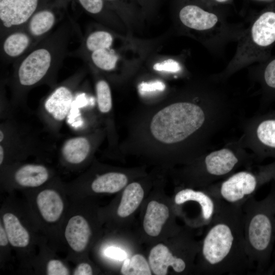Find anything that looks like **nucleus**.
Instances as JSON below:
<instances>
[{
  "instance_id": "dca6fc26",
  "label": "nucleus",
  "mask_w": 275,
  "mask_h": 275,
  "mask_svg": "<svg viewBox=\"0 0 275 275\" xmlns=\"http://www.w3.org/2000/svg\"><path fill=\"white\" fill-rule=\"evenodd\" d=\"M95 89L97 108L100 116L106 121L109 140H115V129L112 120L113 98L111 87L105 79L98 78L95 81Z\"/></svg>"
},
{
  "instance_id": "473e14b6",
  "label": "nucleus",
  "mask_w": 275,
  "mask_h": 275,
  "mask_svg": "<svg viewBox=\"0 0 275 275\" xmlns=\"http://www.w3.org/2000/svg\"><path fill=\"white\" fill-rule=\"evenodd\" d=\"M104 254L107 257L117 260H124L127 258V254L125 251L114 246L106 249Z\"/></svg>"
},
{
  "instance_id": "20e7f679",
  "label": "nucleus",
  "mask_w": 275,
  "mask_h": 275,
  "mask_svg": "<svg viewBox=\"0 0 275 275\" xmlns=\"http://www.w3.org/2000/svg\"><path fill=\"white\" fill-rule=\"evenodd\" d=\"M220 6L209 0H183L177 12L181 26L216 56L223 54L229 43H237L246 28L231 22Z\"/></svg>"
},
{
  "instance_id": "0eeeda50",
  "label": "nucleus",
  "mask_w": 275,
  "mask_h": 275,
  "mask_svg": "<svg viewBox=\"0 0 275 275\" xmlns=\"http://www.w3.org/2000/svg\"><path fill=\"white\" fill-rule=\"evenodd\" d=\"M85 70H79L66 80L52 88L40 101L38 115L45 129L53 135H58L71 111Z\"/></svg>"
},
{
  "instance_id": "c9c22d12",
  "label": "nucleus",
  "mask_w": 275,
  "mask_h": 275,
  "mask_svg": "<svg viewBox=\"0 0 275 275\" xmlns=\"http://www.w3.org/2000/svg\"><path fill=\"white\" fill-rule=\"evenodd\" d=\"M9 239L5 229L2 225H0V245L1 246H6L8 244Z\"/></svg>"
},
{
  "instance_id": "aec40b11",
  "label": "nucleus",
  "mask_w": 275,
  "mask_h": 275,
  "mask_svg": "<svg viewBox=\"0 0 275 275\" xmlns=\"http://www.w3.org/2000/svg\"><path fill=\"white\" fill-rule=\"evenodd\" d=\"M113 41V36L110 32L105 30L95 31L83 39L81 45L72 54L85 60L94 51L111 48Z\"/></svg>"
},
{
  "instance_id": "6ab92c4d",
  "label": "nucleus",
  "mask_w": 275,
  "mask_h": 275,
  "mask_svg": "<svg viewBox=\"0 0 275 275\" xmlns=\"http://www.w3.org/2000/svg\"><path fill=\"white\" fill-rule=\"evenodd\" d=\"M49 178V172L45 166L38 164H26L14 173V179L19 185L35 187L41 186Z\"/></svg>"
},
{
  "instance_id": "f257e3e1",
  "label": "nucleus",
  "mask_w": 275,
  "mask_h": 275,
  "mask_svg": "<svg viewBox=\"0 0 275 275\" xmlns=\"http://www.w3.org/2000/svg\"><path fill=\"white\" fill-rule=\"evenodd\" d=\"M201 248L202 271L208 274H242L254 268L246 254L242 205L219 200Z\"/></svg>"
},
{
  "instance_id": "2f4dec72",
  "label": "nucleus",
  "mask_w": 275,
  "mask_h": 275,
  "mask_svg": "<svg viewBox=\"0 0 275 275\" xmlns=\"http://www.w3.org/2000/svg\"><path fill=\"white\" fill-rule=\"evenodd\" d=\"M48 275H67L69 271L64 264L58 260H51L47 265Z\"/></svg>"
},
{
  "instance_id": "2eb2a0df",
  "label": "nucleus",
  "mask_w": 275,
  "mask_h": 275,
  "mask_svg": "<svg viewBox=\"0 0 275 275\" xmlns=\"http://www.w3.org/2000/svg\"><path fill=\"white\" fill-rule=\"evenodd\" d=\"M58 21L52 9L43 8L32 16L23 28L38 43L53 31Z\"/></svg>"
},
{
  "instance_id": "bb28decb",
  "label": "nucleus",
  "mask_w": 275,
  "mask_h": 275,
  "mask_svg": "<svg viewBox=\"0 0 275 275\" xmlns=\"http://www.w3.org/2000/svg\"><path fill=\"white\" fill-rule=\"evenodd\" d=\"M257 64L264 90L268 94L275 95V56Z\"/></svg>"
},
{
  "instance_id": "39448f33",
  "label": "nucleus",
  "mask_w": 275,
  "mask_h": 275,
  "mask_svg": "<svg viewBox=\"0 0 275 275\" xmlns=\"http://www.w3.org/2000/svg\"><path fill=\"white\" fill-rule=\"evenodd\" d=\"M242 209L246 254L256 274H267L275 245V186L262 200L249 198Z\"/></svg>"
},
{
  "instance_id": "9b49d317",
  "label": "nucleus",
  "mask_w": 275,
  "mask_h": 275,
  "mask_svg": "<svg viewBox=\"0 0 275 275\" xmlns=\"http://www.w3.org/2000/svg\"><path fill=\"white\" fill-rule=\"evenodd\" d=\"M105 131L104 129H96L67 138L59 150L61 157L71 164L83 162L96 150L105 134Z\"/></svg>"
},
{
  "instance_id": "a211bd4d",
  "label": "nucleus",
  "mask_w": 275,
  "mask_h": 275,
  "mask_svg": "<svg viewBox=\"0 0 275 275\" xmlns=\"http://www.w3.org/2000/svg\"><path fill=\"white\" fill-rule=\"evenodd\" d=\"M37 204L41 215L48 222L57 221L64 208L60 196L56 191L49 189L43 190L38 194Z\"/></svg>"
},
{
  "instance_id": "ddd939ff",
  "label": "nucleus",
  "mask_w": 275,
  "mask_h": 275,
  "mask_svg": "<svg viewBox=\"0 0 275 275\" xmlns=\"http://www.w3.org/2000/svg\"><path fill=\"white\" fill-rule=\"evenodd\" d=\"M38 43L22 28L1 39V59L4 63H15L31 51Z\"/></svg>"
},
{
  "instance_id": "6e6552de",
  "label": "nucleus",
  "mask_w": 275,
  "mask_h": 275,
  "mask_svg": "<svg viewBox=\"0 0 275 275\" xmlns=\"http://www.w3.org/2000/svg\"><path fill=\"white\" fill-rule=\"evenodd\" d=\"M271 180H275V162L262 168L258 174L237 172L205 191L229 204L242 205L262 184Z\"/></svg>"
},
{
  "instance_id": "4c0bfd02",
  "label": "nucleus",
  "mask_w": 275,
  "mask_h": 275,
  "mask_svg": "<svg viewBox=\"0 0 275 275\" xmlns=\"http://www.w3.org/2000/svg\"><path fill=\"white\" fill-rule=\"evenodd\" d=\"M212 3L219 5L223 6L231 3L233 0H209Z\"/></svg>"
},
{
  "instance_id": "72a5a7b5",
  "label": "nucleus",
  "mask_w": 275,
  "mask_h": 275,
  "mask_svg": "<svg viewBox=\"0 0 275 275\" xmlns=\"http://www.w3.org/2000/svg\"><path fill=\"white\" fill-rule=\"evenodd\" d=\"M92 274V267L89 264L86 263L79 264L73 272L74 275H91Z\"/></svg>"
},
{
  "instance_id": "c756f323",
  "label": "nucleus",
  "mask_w": 275,
  "mask_h": 275,
  "mask_svg": "<svg viewBox=\"0 0 275 275\" xmlns=\"http://www.w3.org/2000/svg\"><path fill=\"white\" fill-rule=\"evenodd\" d=\"M153 69L158 71L178 73L182 70V66L178 61L169 59L155 64L153 66Z\"/></svg>"
},
{
  "instance_id": "393cba45",
  "label": "nucleus",
  "mask_w": 275,
  "mask_h": 275,
  "mask_svg": "<svg viewBox=\"0 0 275 275\" xmlns=\"http://www.w3.org/2000/svg\"><path fill=\"white\" fill-rule=\"evenodd\" d=\"M128 178L124 174L108 172L98 176L92 183V190L97 193H115L126 185Z\"/></svg>"
},
{
  "instance_id": "b1692460",
  "label": "nucleus",
  "mask_w": 275,
  "mask_h": 275,
  "mask_svg": "<svg viewBox=\"0 0 275 275\" xmlns=\"http://www.w3.org/2000/svg\"><path fill=\"white\" fill-rule=\"evenodd\" d=\"M144 195V190L140 183L132 182L128 185L123 191L117 210L118 215L125 217L132 213L141 203Z\"/></svg>"
},
{
  "instance_id": "423d86ee",
  "label": "nucleus",
  "mask_w": 275,
  "mask_h": 275,
  "mask_svg": "<svg viewBox=\"0 0 275 275\" xmlns=\"http://www.w3.org/2000/svg\"><path fill=\"white\" fill-rule=\"evenodd\" d=\"M274 44L275 1L257 13L246 26L224 75L231 74L250 65L265 61L271 56Z\"/></svg>"
},
{
  "instance_id": "a878e982",
  "label": "nucleus",
  "mask_w": 275,
  "mask_h": 275,
  "mask_svg": "<svg viewBox=\"0 0 275 275\" xmlns=\"http://www.w3.org/2000/svg\"><path fill=\"white\" fill-rule=\"evenodd\" d=\"M85 60H89L95 67L102 71L110 72L116 68L118 57L111 48L102 49L91 52Z\"/></svg>"
},
{
  "instance_id": "4468645a",
  "label": "nucleus",
  "mask_w": 275,
  "mask_h": 275,
  "mask_svg": "<svg viewBox=\"0 0 275 275\" xmlns=\"http://www.w3.org/2000/svg\"><path fill=\"white\" fill-rule=\"evenodd\" d=\"M149 262L151 269L156 275L167 274L169 266L177 273L184 272L187 266L185 259L174 256L168 248L162 244H158L152 249Z\"/></svg>"
},
{
  "instance_id": "7ed1b4c3",
  "label": "nucleus",
  "mask_w": 275,
  "mask_h": 275,
  "mask_svg": "<svg viewBox=\"0 0 275 275\" xmlns=\"http://www.w3.org/2000/svg\"><path fill=\"white\" fill-rule=\"evenodd\" d=\"M205 119L202 107L194 101H172L147 115L136 129V138L146 151H171L198 132Z\"/></svg>"
},
{
  "instance_id": "1a4fd4ad",
  "label": "nucleus",
  "mask_w": 275,
  "mask_h": 275,
  "mask_svg": "<svg viewBox=\"0 0 275 275\" xmlns=\"http://www.w3.org/2000/svg\"><path fill=\"white\" fill-rule=\"evenodd\" d=\"M0 165L9 154L40 150L39 141L32 130L13 119V114L1 119Z\"/></svg>"
},
{
  "instance_id": "412c9836",
  "label": "nucleus",
  "mask_w": 275,
  "mask_h": 275,
  "mask_svg": "<svg viewBox=\"0 0 275 275\" xmlns=\"http://www.w3.org/2000/svg\"><path fill=\"white\" fill-rule=\"evenodd\" d=\"M169 217V210L167 206L155 201L150 202L143 222L146 233L151 236H158Z\"/></svg>"
},
{
  "instance_id": "f03ea898",
  "label": "nucleus",
  "mask_w": 275,
  "mask_h": 275,
  "mask_svg": "<svg viewBox=\"0 0 275 275\" xmlns=\"http://www.w3.org/2000/svg\"><path fill=\"white\" fill-rule=\"evenodd\" d=\"M77 28L71 19L62 20L49 35L14 63L9 80L13 108L23 105L33 88L43 85L52 88L57 85L59 71Z\"/></svg>"
},
{
  "instance_id": "e433bc0d",
  "label": "nucleus",
  "mask_w": 275,
  "mask_h": 275,
  "mask_svg": "<svg viewBox=\"0 0 275 275\" xmlns=\"http://www.w3.org/2000/svg\"><path fill=\"white\" fill-rule=\"evenodd\" d=\"M274 271H275V248L273 252L271 265L268 270L267 274H272V273Z\"/></svg>"
},
{
  "instance_id": "c85d7f7f",
  "label": "nucleus",
  "mask_w": 275,
  "mask_h": 275,
  "mask_svg": "<svg viewBox=\"0 0 275 275\" xmlns=\"http://www.w3.org/2000/svg\"><path fill=\"white\" fill-rule=\"evenodd\" d=\"M121 272L124 275H151L149 265L144 257L135 254L124 260Z\"/></svg>"
},
{
  "instance_id": "5701e85b",
  "label": "nucleus",
  "mask_w": 275,
  "mask_h": 275,
  "mask_svg": "<svg viewBox=\"0 0 275 275\" xmlns=\"http://www.w3.org/2000/svg\"><path fill=\"white\" fill-rule=\"evenodd\" d=\"M9 241L15 247L24 248L30 242V235L19 219L11 213H6L3 217Z\"/></svg>"
},
{
  "instance_id": "4be33fe9",
  "label": "nucleus",
  "mask_w": 275,
  "mask_h": 275,
  "mask_svg": "<svg viewBox=\"0 0 275 275\" xmlns=\"http://www.w3.org/2000/svg\"><path fill=\"white\" fill-rule=\"evenodd\" d=\"M256 134L264 154L275 156V113L266 116L259 123Z\"/></svg>"
},
{
  "instance_id": "58836bf2",
  "label": "nucleus",
  "mask_w": 275,
  "mask_h": 275,
  "mask_svg": "<svg viewBox=\"0 0 275 275\" xmlns=\"http://www.w3.org/2000/svg\"><path fill=\"white\" fill-rule=\"evenodd\" d=\"M255 1L260 2L268 3L269 4L275 1V0H255Z\"/></svg>"
},
{
  "instance_id": "7c9ffc66",
  "label": "nucleus",
  "mask_w": 275,
  "mask_h": 275,
  "mask_svg": "<svg viewBox=\"0 0 275 275\" xmlns=\"http://www.w3.org/2000/svg\"><path fill=\"white\" fill-rule=\"evenodd\" d=\"M111 5V8L121 14H130L134 12V6L127 0H104Z\"/></svg>"
},
{
  "instance_id": "cd10ccee",
  "label": "nucleus",
  "mask_w": 275,
  "mask_h": 275,
  "mask_svg": "<svg viewBox=\"0 0 275 275\" xmlns=\"http://www.w3.org/2000/svg\"><path fill=\"white\" fill-rule=\"evenodd\" d=\"M83 9L106 24L112 25L114 16L106 9L104 0H78Z\"/></svg>"
},
{
  "instance_id": "9d476101",
  "label": "nucleus",
  "mask_w": 275,
  "mask_h": 275,
  "mask_svg": "<svg viewBox=\"0 0 275 275\" xmlns=\"http://www.w3.org/2000/svg\"><path fill=\"white\" fill-rule=\"evenodd\" d=\"M42 0H0V38L23 28L32 16L41 9Z\"/></svg>"
},
{
  "instance_id": "f8f14e48",
  "label": "nucleus",
  "mask_w": 275,
  "mask_h": 275,
  "mask_svg": "<svg viewBox=\"0 0 275 275\" xmlns=\"http://www.w3.org/2000/svg\"><path fill=\"white\" fill-rule=\"evenodd\" d=\"M202 164V182L204 184L230 174L240 163V159L226 148L213 151L204 158Z\"/></svg>"
},
{
  "instance_id": "f3484780",
  "label": "nucleus",
  "mask_w": 275,
  "mask_h": 275,
  "mask_svg": "<svg viewBox=\"0 0 275 275\" xmlns=\"http://www.w3.org/2000/svg\"><path fill=\"white\" fill-rule=\"evenodd\" d=\"M91 234L90 227L86 219L81 215L72 217L68 221L65 231V237L75 252L84 251Z\"/></svg>"
},
{
  "instance_id": "f704fd0d",
  "label": "nucleus",
  "mask_w": 275,
  "mask_h": 275,
  "mask_svg": "<svg viewBox=\"0 0 275 275\" xmlns=\"http://www.w3.org/2000/svg\"><path fill=\"white\" fill-rule=\"evenodd\" d=\"M138 1L147 11L153 10L157 4V0H138Z\"/></svg>"
}]
</instances>
